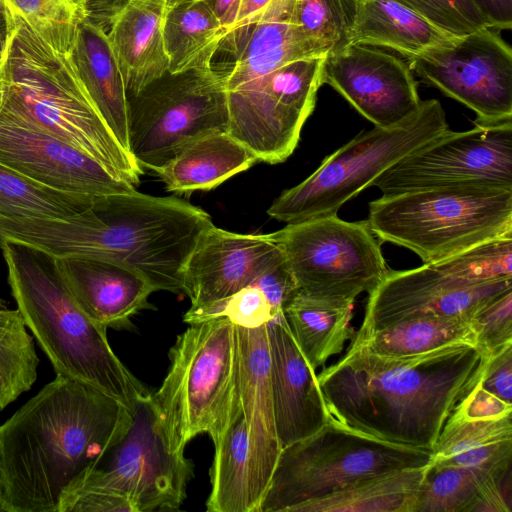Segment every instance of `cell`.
<instances>
[{"instance_id": "6da1fadb", "label": "cell", "mask_w": 512, "mask_h": 512, "mask_svg": "<svg viewBox=\"0 0 512 512\" xmlns=\"http://www.w3.org/2000/svg\"><path fill=\"white\" fill-rule=\"evenodd\" d=\"M488 354L459 342L405 356L350 346L317 380L329 413L398 445L432 450L453 410L480 381Z\"/></svg>"}, {"instance_id": "7a4b0ae2", "label": "cell", "mask_w": 512, "mask_h": 512, "mask_svg": "<svg viewBox=\"0 0 512 512\" xmlns=\"http://www.w3.org/2000/svg\"><path fill=\"white\" fill-rule=\"evenodd\" d=\"M129 423L120 402L56 374L0 425L2 512H59Z\"/></svg>"}, {"instance_id": "3957f363", "label": "cell", "mask_w": 512, "mask_h": 512, "mask_svg": "<svg viewBox=\"0 0 512 512\" xmlns=\"http://www.w3.org/2000/svg\"><path fill=\"white\" fill-rule=\"evenodd\" d=\"M212 225L203 209L185 200L135 189L98 196L66 217L0 215V243L23 244L52 258L117 261L138 271L154 291L179 293L187 259Z\"/></svg>"}, {"instance_id": "277c9868", "label": "cell", "mask_w": 512, "mask_h": 512, "mask_svg": "<svg viewBox=\"0 0 512 512\" xmlns=\"http://www.w3.org/2000/svg\"><path fill=\"white\" fill-rule=\"evenodd\" d=\"M9 14L0 121L59 139L115 175L138 184L142 168L97 112L67 55L48 45L21 16L11 11Z\"/></svg>"}, {"instance_id": "5b68a950", "label": "cell", "mask_w": 512, "mask_h": 512, "mask_svg": "<svg viewBox=\"0 0 512 512\" xmlns=\"http://www.w3.org/2000/svg\"><path fill=\"white\" fill-rule=\"evenodd\" d=\"M11 294L56 374L91 386L128 410L150 394L116 356L107 329L78 305L54 263L36 249L0 243Z\"/></svg>"}, {"instance_id": "8992f818", "label": "cell", "mask_w": 512, "mask_h": 512, "mask_svg": "<svg viewBox=\"0 0 512 512\" xmlns=\"http://www.w3.org/2000/svg\"><path fill=\"white\" fill-rule=\"evenodd\" d=\"M170 350L152 395L169 448L184 453L197 435L216 442L241 409L237 326L227 318L189 324Z\"/></svg>"}, {"instance_id": "52a82bcc", "label": "cell", "mask_w": 512, "mask_h": 512, "mask_svg": "<svg viewBox=\"0 0 512 512\" xmlns=\"http://www.w3.org/2000/svg\"><path fill=\"white\" fill-rule=\"evenodd\" d=\"M366 222L380 241L433 264L512 234V189L452 187L382 195L369 203Z\"/></svg>"}, {"instance_id": "ba28073f", "label": "cell", "mask_w": 512, "mask_h": 512, "mask_svg": "<svg viewBox=\"0 0 512 512\" xmlns=\"http://www.w3.org/2000/svg\"><path fill=\"white\" fill-rule=\"evenodd\" d=\"M431 454L381 440L330 416L319 431L281 450L259 512H293L366 478L427 465Z\"/></svg>"}, {"instance_id": "9c48e42d", "label": "cell", "mask_w": 512, "mask_h": 512, "mask_svg": "<svg viewBox=\"0 0 512 512\" xmlns=\"http://www.w3.org/2000/svg\"><path fill=\"white\" fill-rule=\"evenodd\" d=\"M448 130L441 103L421 101L401 123L359 133L327 156L308 178L283 191L267 214L287 224L335 215L385 170Z\"/></svg>"}, {"instance_id": "30bf717a", "label": "cell", "mask_w": 512, "mask_h": 512, "mask_svg": "<svg viewBox=\"0 0 512 512\" xmlns=\"http://www.w3.org/2000/svg\"><path fill=\"white\" fill-rule=\"evenodd\" d=\"M127 96L129 153L142 170L154 172L203 135L228 132L227 93L212 65L168 71Z\"/></svg>"}, {"instance_id": "8fae6325", "label": "cell", "mask_w": 512, "mask_h": 512, "mask_svg": "<svg viewBox=\"0 0 512 512\" xmlns=\"http://www.w3.org/2000/svg\"><path fill=\"white\" fill-rule=\"evenodd\" d=\"M280 247L298 291L317 298L355 302L388 272L380 240L365 221L337 214L288 223L269 233Z\"/></svg>"}, {"instance_id": "7c38bea8", "label": "cell", "mask_w": 512, "mask_h": 512, "mask_svg": "<svg viewBox=\"0 0 512 512\" xmlns=\"http://www.w3.org/2000/svg\"><path fill=\"white\" fill-rule=\"evenodd\" d=\"M192 472L184 453L169 448L148 394L130 409V423L120 440L69 493L104 489L126 497L135 512L174 511L186 497Z\"/></svg>"}, {"instance_id": "4fadbf2b", "label": "cell", "mask_w": 512, "mask_h": 512, "mask_svg": "<svg viewBox=\"0 0 512 512\" xmlns=\"http://www.w3.org/2000/svg\"><path fill=\"white\" fill-rule=\"evenodd\" d=\"M323 59L312 57L289 62L227 93L228 133L258 161L277 164L293 153L323 84Z\"/></svg>"}, {"instance_id": "5bb4252c", "label": "cell", "mask_w": 512, "mask_h": 512, "mask_svg": "<svg viewBox=\"0 0 512 512\" xmlns=\"http://www.w3.org/2000/svg\"><path fill=\"white\" fill-rule=\"evenodd\" d=\"M382 195L452 187L512 189V120L450 129L372 183Z\"/></svg>"}, {"instance_id": "9a60e30c", "label": "cell", "mask_w": 512, "mask_h": 512, "mask_svg": "<svg viewBox=\"0 0 512 512\" xmlns=\"http://www.w3.org/2000/svg\"><path fill=\"white\" fill-rule=\"evenodd\" d=\"M408 62L422 82L473 110L474 123L512 120V50L492 28L453 37Z\"/></svg>"}, {"instance_id": "2e32d148", "label": "cell", "mask_w": 512, "mask_h": 512, "mask_svg": "<svg viewBox=\"0 0 512 512\" xmlns=\"http://www.w3.org/2000/svg\"><path fill=\"white\" fill-rule=\"evenodd\" d=\"M512 289V279L474 283L445 269L439 262L390 271L369 292L363 322L354 337L420 316L464 318Z\"/></svg>"}, {"instance_id": "e0dca14e", "label": "cell", "mask_w": 512, "mask_h": 512, "mask_svg": "<svg viewBox=\"0 0 512 512\" xmlns=\"http://www.w3.org/2000/svg\"><path fill=\"white\" fill-rule=\"evenodd\" d=\"M321 79L375 127L401 123L422 101L409 62L373 46L349 44L326 55Z\"/></svg>"}, {"instance_id": "ac0fdd59", "label": "cell", "mask_w": 512, "mask_h": 512, "mask_svg": "<svg viewBox=\"0 0 512 512\" xmlns=\"http://www.w3.org/2000/svg\"><path fill=\"white\" fill-rule=\"evenodd\" d=\"M216 52L227 59L211 63L226 93L243 88L280 66L312 57H325L294 17V0H272L230 30Z\"/></svg>"}, {"instance_id": "d6986e66", "label": "cell", "mask_w": 512, "mask_h": 512, "mask_svg": "<svg viewBox=\"0 0 512 512\" xmlns=\"http://www.w3.org/2000/svg\"><path fill=\"white\" fill-rule=\"evenodd\" d=\"M284 259L270 234H239L214 224L193 249L184 267L183 292L195 311L220 302L252 283Z\"/></svg>"}, {"instance_id": "ffe728a7", "label": "cell", "mask_w": 512, "mask_h": 512, "mask_svg": "<svg viewBox=\"0 0 512 512\" xmlns=\"http://www.w3.org/2000/svg\"><path fill=\"white\" fill-rule=\"evenodd\" d=\"M0 163L65 192L104 196L135 190V185L75 147L4 121H0Z\"/></svg>"}, {"instance_id": "44dd1931", "label": "cell", "mask_w": 512, "mask_h": 512, "mask_svg": "<svg viewBox=\"0 0 512 512\" xmlns=\"http://www.w3.org/2000/svg\"><path fill=\"white\" fill-rule=\"evenodd\" d=\"M266 327L275 427L283 449L319 431L331 414L315 369L300 350L284 312Z\"/></svg>"}, {"instance_id": "7402d4cb", "label": "cell", "mask_w": 512, "mask_h": 512, "mask_svg": "<svg viewBox=\"0 0 512 512\" xmlns=\"http://www.w3.org/2000/svg\"><path fill=\"white\" fill-rule=\"evenodd\" d=\"M237 331L239 392L248 435L251 492L255 512H259L282 448L275 427L266 324L253 329L237 327Z\"/></svg>"}, {"instance_id": "603a6c76", "label": "cell", "mask_w": 512, "mask_h": 512, "mask_svg": "<svg viewBox=\"0 0 512 512\" xmlns=\"http://www.w3.org/2000/svg\"><path fill=\"white\" fill-rule=\"evenodd\" d=\"M53 259L75 301L102 327L125 329L131 316L149 307L148 298L155 291L130 266L94 257Z\"/></svg>"}, {"instance_id": "cb8c5ba5", "label": "cell", "mask_w": 512, "mask_h": 512, "mask_svg": "<svg viewBox=\"0 0 512 512\" xmlns=\"http://www.w3.org/2000/svg\"><path fill=\"white\" fill-rule=\"evenodd\" d=\"M170 0H123L105 17V30L122 71L127 95L169 71L164 20Z\"/></svg>"}, {"instance_id": "d4e9b609", "label": "cell", "mask_w": 512, "mask_h": 512, "mask_svg": "<svg viewBox=\"0 0 512 512\" xmlns=\"http://www.w3.org/2000/svg\"><path fill=\"white\" fill-rule=\"evenodd\" d=\"M67 57L97 112L129 152L127 90L105 30L84 18Z\"/></svg>"}, {"instance_id": "484cf974", "label": "cell", "mask_w": 512, "mask_h": 512, "mask_svg": "<svg viewBox=\"0 0 512 512\" xmlns=\"http://www.w3.org/2000/svg\"><path fill=\"white\" fill-rule=\"evenodd\" d=\"M257 157L228 132H212L185 145L154 172L167 191L191 193L211 190L247 170Z\"/></svg>"}, {"instance_id": "4316f807", "label": "cell", "mask_w": 512, "mask_h": 512, "mask_svg": "<svg viewBox=\"0 0 512 512\" xmlns=\"http://www.w3.org/2000/svg\"><path fill=\"white\" fill-rule=\"evenodd\" d=\"M512 415L468 420L451 413L432 449L430 463L482 469L498 476L510 472Z\"/></svg>"}, {"instance_id": "83f0119b", "label": "cell", "mask_w": 512, "mask_h": 512, "mask_svg": "<svg viewBox=\"0 0 512 512\" xmlns=\"http://www.w3.org/2000/svg\"><path fill=\"white\" fill-rule=\"evenodd\" d=\"M453 37L394 0H361L350 44L386 47L411 60Z\"/></svg>"}, {"instance_id": "f1b7e54d", "label": "cell", "mask_w": 512, "mask_h": 512, "mask_svg": "<svg viewBox=\"0 0 512 512\" xmlns=\"http://www.w3.org/2000/svg\"><path fill=\"white\" fill-rule=\"evenodd\" d=\"M353 302L312 297L297 292L284 307L291 332L309 364L316 370L339 354L355 331L350 327Z\"/></svg>"}, {"instance_id": "f546056e", "label": "cell", "mask_w": 512, "mask_h": 512, "mask_svg": "<svg viewBox=\"0 0 512 512\" xmlns=\"http://www.w3.org/2000/svg\"><path fill=\"white\" fill-rule=\"evenodd\" d=\"M427 465L366 478L293 512H413Z\"/></svg>"}, {"instance_id": "4dcf8cb0", "label": "cell", "mask_w": 512, "mask_h": 512, "mask_svg": "<svg viewBox=\"0 0 512 512\" xmlns=\"http://www.w3.org/2000/svg\"><path fill=\"white\" fill-rule=\"evenodd\" d=\"M163 33L170 73L211 65L227 34L205 0L170 4Z\"/></svg>"}, {"instance_id": "1f68e13d", "label": "cell", "mask_w": 512, "mask_h": 512, "mask_svg": "<svg viewBox=\"0 0 512 512\" xmlns=\"http://www.w3.org/2000/svg\"><path fill=\"white\" fill-rule=\"evenodd\" d=\"M209 512H255L248 456V435L242 406L214 442Z\"/></svg>"}, {"instance_id": "d6a6232c", "label": "cell", "mask_w": 512, "mask_h": 512, "mask_svg": "<svg viewBox=\"0 0 512 512\" xmlns=\"http://www.w3.org/2000/svg\"><path fill=\"white\" fill-rule=\"evenodd\" d=\"M459 342L477 344L470 320L420 316L394 323L362 337H353L350 346H361L383 356H405Z\"/></svg>"}, {"instance_id": "836d02e7", "label": "cell", "mask_w": 512, "mask_h": 512, "mask_svg": "<svg viewBox=\"0 0 512 512\" xmlns=\"http://www.w3.org/2000/svg\"><path fill=\"white\" fill-rule=\"evenodd\" d=\"M97 197L48 187L0 163V215L66 217L87 209Z\"/></svg>"}, {"instance_id": "e575fe53", "label": "cell", "mask_w": 512, "mask_h": 512, "mask_svg": "<svg viewBox=\"0 0 512 512\" xmlns=\"http://www.w3.org/2000/svg\"><path fill=\"white\" fill-rule=\"evenodd\" d=\"M38 365L33 337L20 311L0 299V411L33 386Z\"/></svg>"}, {"instance_id": "d590c367", "label": "cell", "mask_w": 512, "mask_h": 512, "mask_svg": "<svg viewBox=\"0 0 512 512\" xmlns=\"http://www.w3.org/2000/svg\"><path fill=\"white\" fill-rule=\"evenodd\" d=\"M509 473L498 476L482 469L429 462L413 512H468L489 481Z\"/></svg>"}, {"instance_id": "8d00e7d4", "label": "cell", "mask_w": 512, "mask_h": 512, "mask_svg": "<svg viewBox=\"0 0 512 512\" xmlns=\"http://www.w3.org/2000/svg\"><path fill=\"white\" fill-rule=\"evenodd\" d=\"M361 0H294V17L326 56L351 43Z\"/></svg>"}, {"instance_id": "74e56055", "label": "cell", "mask_w": 512, "mask_h": 512, "mask_svg": "<svg viewBox=\"0 0 512 512\" xmlns=\"http://www.w3.org/2000/svg\"><path fill=\"white\" fill-rule=\"evenodd\" d=\"M53 49L67 55L85 18L78 0H4Z\"/></svg>"}, {"instance_id": "f35d334b", "label": "cell", "mask_w": 512, "mask_h": 512, "mask_svg": "<svg viewBox=\"0 0 512 512\" xmlns=\"http://www.w3.org/2000/svg\"><path fill=\"white\" fill-rule=\"evenodd\" d=\"M439 263L474 283L512 279V234L483 242Z\"/></svg>"}, {"instance_id": "ab89813d", "label": "cell", "mask_w": 512, "mask_h": 512, "mask_svg": "<svg viewBox=\"0 0 512 512\" xmlns=\"http://www.w3.org/2000/svg\"><path fill=\"white\" fill-rule=\"evenodd\" d=\"M221 317L227 318L237 327L253 329L267 324L275 316L263 292L249 285L213 305L195 311L188 310L183 320L193 324Z\"/></svg>"}, {"instance_id": "60d3db41", "label": "cell", "mask_w": 512, "mask_h": 512, "mask_svg": "<svg viewBox=\"0 0 512 512\" xmlns=\"http://www.w3.org/2000/svg\"><path fill=\"white\" fill-rule=\"evenodd\" d=\"M444 32L460 37L489 25L472 0H394Z\"/></svg>"}, {"instance_id": "b9f144b4", "label": "cell", "mask_w": 512, "mask_h": 512, "mask_svg": "<svg viewBox=\"0 0 512 512\" xmlns=\"http://www.w3.org/2000/svg\"><path fill=\"white\" fill-rule=\"evenodd\" d=\"M477 345L488 355L512 342V289L485 304L470 320Z\"/></svg>"}, {"instance_id": "7bdbcfd3", "label": "cell", "mask_w": 512, "mask_h": 512, "mask_svg": "<svg viewBox=\"0 0 512 512\" xmlns=\"http://www.w3.org/2000/svg\"><path fill=\"white\" fill-rule=\"evenodd\" d=\"M59 512H135L130 501L115 492L79 488L61 502Z\"/></svg>"}, {"instance_id": "ee69618b", "label": "cell", "mask_w": 512, "mask_h": 512, "mask_svg": "<svg viewBox=\"0 0 512 512\" xmlns=\"http://www.w3.org/2000/svg\"><path fill=\"white\" fill-rule=\"evenodd\" d=\"M252 285L263 292L274 316L283 313L284 307L298 292L296 281L285 257L266 269Z\"/></svg>"}, {"instance_id": "f6af8a7d", "label": "cell", "mask_w": 512, "mask_h": 512, "mask_svg": "<svg viewBox=\"0 0 512 512\" xmlns=\"http://www.w3.org/2000/svg\"><path fill=\"white\" fill-rule=\"evenodd\" d=\"M479 385L512 404V342L488 355Z\"/></svg>"}, {"instance_id": "bcb514c9", "label": "cell", "mask_w": 512, "mask_h": 512, "mask_svg": "<svg viewBox=\"0 0 512 512\" xmlns=\"http://www.w3.org/2000/svg\"><path fill=\"white\" fill-rule=\"evenodd\" d=\"M511 412L512 404L486 391L478 382L452 413L468 420H487L506 416Z\"/></svg>"}, {"instance_id": "7dc6e473", "label": "cell", "mask_w": 512, "mask_h": 512, "mask_svg": "<svg viewBox=\"0 0 512 512\" xmlns=\"http://www.w3.org/2000/svg\"><path fill=\"white\" fill-rule=\"evenodd\" d=\"M489 28L510 30L512 27V0H472Z\"/></svg>"}, {"instance_id": "c3c4849f", "label": "cell", "mask_w": 512, "mask_h": 512, "mask_svg": "<svg viewBox=\"0 0 512 512\" xmlns=\"http://www.w3.org/2000/svg\"><path fill=\"white\" fill-rule=\"evenodd\" d=\"M228 32L236 22L242 0H205Z\"/></svg>"}, {"instance_id": "681fc988", "label": "cell", "mask_w": 512, "mask_h": 512, "mask_svg": "<svg viewBox=\"0 0 512 512\" xmlns=\"http://www.w3.org/2000/svg\"><path fill=\"white\" fill-rule=\"evenodd\" d=\"M85 18L101 25L108 13L123 0H78ZM185 0H170V4Z\"/></svg>"}, {"instance_id": "f907efd6", "label": "cell", "mask_w": 512, "mask_h": 512, "mask_svg": "<svg viewBox=\"0 0 512 512\" xmlns=\"http://www.w3.org/2000/svg\"><path fill=\"white\" fill-rule=\"evenodd\" d=\"M271 1L272 0H242L236 22L230 30H232L233 28L244 22L246 19H248L250 16L264 8Z\"/></svg>"}, {"instance_id": "816d5d0a", "label": "cell", "mask_w": 512, "mask_h": 512, "mask_svg": "<svg viewBox=\"0 0 512 512\" xmlns=\"http://www.w3.org/2000/svg\"><path fill=\"white\" fill-rule=\"evenodd\" d=\"M11 17L4 0H0V31L9 29Z\"/></svg>"}, {"instance_id": "f5cc1de1", "label": "cell", "mask_w": 512, "mask_h": 512, "mask_svg": "<svg viewBox=\"0 0 512 512\" xmlns=\"http://www.w3.org/2000/svg\"><path fill=\"white\" fill-rule=\"evenodd\" d=\"M10 29V27H9ZM9 29L0 31V64L3 61L9 38Z\"/></svg>"}, {"instance_id": "db71d44e", "label": "cell", "mask_w": 512, "mask_h": 512, "mask_svg": "<svg viewBox=\"0 0 512 512\" xmlns=\"http://www.w3.org/2000/svg\"><path fill=\"white\" fill-rule=\"evenodd\" d=\"M5 100V81H4V74H3V68H2V62L0 64V113L2 111L3 105Z\"/></svg>"}, {"instance_id": "11a10c76", "label": "cell", "mask_w": 512, "mask_h": 512, "mask_svg": "<svg viewBox=\"0 0 512 512\" xmlns=\"http://www.w3.org/2000/svg\"><path fill=\"white\" fill-rule=\"evenodd\" d=\"M0 512H2V508H1V498H0Z\"/></svg>"}]
</instances>
